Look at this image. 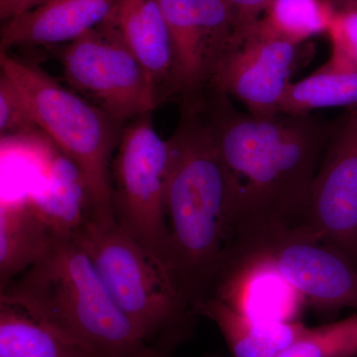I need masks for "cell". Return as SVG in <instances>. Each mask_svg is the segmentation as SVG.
<instances>
[{"label": "cell", "instance_id": "cell-6", "mask_svg": "<svg viewBox=\"0 0 357 357\" xmlns=\"http://www.w3.org/2000/svg\"><path fill=\"white\" fill-rule=\"evenodd\" d=\"M259 273L277 275L314 309L357 307V268L335 249L298 230L266 232L229 245L217 295Z\"/></svg>", "mask_w": 357, "mask_h": 357}, {"label": "cell", "instance_id": "cell-7", "mask_svg": "<svg viewBox=\"0 0 357 357\" xmlns=\"http://www.w3.org/2000/svg\"><path fill=\"white\" fill-rule=\"evenodd\" d=\"M168 168V141L154 128L151 114L124 124L112 164L115 222L170 267Z\"/></svg>", "mask_w": 357, "mask_h": 357}, {"label": "cell", "instance_id": "cell-12", "mask_svg": "<svg viewBox=\"0 0 357 357\" xmlns=\"http://www.w3.org/2000/svg\"><path fill=\"white\" fill-rule=\"evenodd\" d=\"M107 21L139 61L158 105L181 96L173 41L158 0H117Z\"/></svg>", "mask_w": 357, "mask_h": 357}, {"label": "cell", "instance_id": "cell-5", "mask_svg": "<svg viewBox=\"0 0 357 357\" xmlns=\"http://www.w3.org/2000/svg\"><path fill=\"white\" fill-rule=\"evenodd\" d=\"M0 66L24 96L40 131L83 174L95 220L114 222L112 164L123 124L8 52H0Z\"/></svg>", "mask_w": 357, "mask_h": 357}, {"label": "cell", "instance_id": "cell-26", "mask_svg": "<svg viewBox=\"0 0 357 357\" xmlns=\"http://www.w3.org/2000/svg\"><path fill=\"white\" fill-rule=\"evenodd\" d=\"M357 1V0H330L331 3L335 7V10L342 8V7L349 6L352 2Z\"/></svg>", "mask_w": 357, "mask_h": 357}, {"label": "cell", "instance_id": "cell-13", "mask_svg": "<svg viewBox=\"0 0 357 357\" xmlns=\"http://www.w3.org/2000/svg\"><path fill=\"white\" fill-rule=\"evenodd\" d=\"M117 0H46L4 22L0 52L16 47L63 46L109 17Z\"/></svg>", "mask_w": 357, "mask_h": 357}, {"label": "cell", "instance_id": "cell-1", "mask_svg": "<svg viewBox=\"0 0 357 357\" xmlns=\"http://www.w3.org/2000/svg\"><path fill=\"white\" fill-rule=\"evenodd\" d=\"M202 103L227 178V245L302 229L333 122L312 115L257 119L210 86Z\"/></svg>", "mask_w": 357, "mask_h": 357}, {"label": "cell", "instance_id": "cell-9", "mask_svg": "<svg viewBox=\"0 0 357 357\" xmlns=\"http://www.w3.org/2000/svg\"><path fill=\"white\" fill-rule=\"evenodd\" d=\"M297 230L357 268V107L333 122L312 182L307 222Z\"/></svg>", "mask_w": 357, "mask_h": 357}, {"label": "cell", "instance_id": "cell-10", "mask_svg": "<svg viewBox=\"0 0 357 357\" xmlns=\"http://www.w3.org/2000/svg\"><path fill=\"white\" fill-rule=\"evenodd\" d=\"M303 45L245 30L223 56L210 86L243 103L252 116L274 119L302 61Z\"/></svg>", "mask_w": 357, "mask_h": 357}, {"label": "cell", "instance_id": "cell-14", "mask_svg": "<svg viewBox=\"0 0 357 357\" xmlns=\"http://www.w3.org/2000/svg\"><path fill=\"white\" fill-rule=\"evenodd\" d=\"M42 178L43 183L24 196L26 202L58 239L74 238L95 220L86 178L62 152H54Z\"/></svg>", "mask_w": 357, "mask_h": 357}, {"label": "cell", "instance_id": "cell-22", "mask_svg": "<svg viewBox=\"0 0 357 357\" xmlns=\"http://www.w3.org/2000/svg\"><path fill=\"white\" fill-rule=\"evenodd\" d=\"M40 132L24 96L6 73L0 75V134L1 138Z\"/></svg>", "mask_w": 357, "mask_h": 357}, {"label": "cell", "instance_id": "cell-15", "mask_svg": "<svg viewBox=\"0 0 357 357\" xmlns=\"http://www.w3.org/2000/svg\"><path fill=\"white\" fill-rule=\"evenodd\" d=\"M197 312L217 325L232 357H278L307 328L300 321L255 319L218 299L206 301Z\"/></svg>", "mask_w": 357, "mask_h": 357}, {"label": "cell", "instance_id": "cell-17", "mask_svg": "<svg viewBox=\"0 0 357 357\" xmlns=\"http://www.w3.org/2000/svg\"><path fill=\"white\" fill-rule=\"evenodd\" d=\"M0 357H91L48 321L0 295Z\"/></svg>", "mask_w": 357, "mask_h": 357}, {"label": "cell", "instance_id": "cell-25", "mask_svg": "<svg viewBox=\"0 0 357 357\" xmlns=\"http://www.w3.org/2000/svg\"><path fill=\"white\" fill-rule=\"evenodd\" d=\"M131 357H171L163 354V352L157 351L153 347H150L146 345L144 349H141L137 354H134Z\"/></svg>", "mask_w": 357, "mask_h": 357}, {"label": "cell", "instance_id": "cell-21", "mask_svg": "<svg viewBox=\"0 0 357 357\" xmlns=\"http://www.w3.org/2000/svg\"><path fill=\"white\" fill-rule=\"evenodd\" d=\"M326 34L332 53L321 68L357 74V1L335 10Z\"/></svg>", "mask_w": 357, "mask_h": 357}, {"label": "cell", "instance_id": "cell-27", "mask_svg": "<svg viewBox=\"0 0 357 357\" xmlns=\"http://www.w3.org/2000/svg\"><path fill=\"white\" fill-rule=\"evenodd\" d=\"M208 357H222V356H208Z\"/></svg>", "mask_w": 357, "mask_h": 357}, {"label": "cell", "instance_id": "cell-16", "mask_svg": "<svg viewBox=\"0 0 357 357\" xmlns=\"http://www.w3.org/2000/svg\"><path fill=\"white\" fill-rule=\"evenodd\" d=\"M58 238L24 197L0 206V293L50 253Z\"/></svg>", "mask_w": 357, "mask_h": 357}, {"label": "cell", "instance_id": "cell-4", "mask_svg": "<svg viewBox=\"0 0 357 357\" xmlns=\"http://www.w3.org/2000/svg\"><path fill=\"white\" fill-rule=\"evenodd\" d=\"M74 239L145 344L171 356L191 335L199 317L171 268L115 220H89Z\"/></svg>", "mask_w": 357, "mask_h": 357}, {"label": "cell", "instance_id": "cell-11", "mask_svg": "<svg viewBox=\"0 0 357 357\" xmlns=\"http://www.w3.org/2000/svg\"><path fill=\"white\" fill-rule=\"evenodd\" d=\"M172 38L182 98L208 88L238 27L225 0H158Z\"/></svg>", "mask_w": 357, "mask_h": 357}, {"label": "cell", "instance_id": "cell-2", "mask_svg": "<svg viewBox=\"0 0 357 357\" xmlns=\"http://www.w3.org/2000/svg\"><path fill=\"white\" fill-rule=\"evenodd\" d=\"M167 141L169 263L197 312L199 305L215 297L227 245V178L199 98L183 100L178 128Z\"/></svg>", "mask_w": 357, "mask_h": 357}, {"label": "cell", "instance_id": "cell-23", "mask_svg": "<svg viewBox=\"0 0 357 357\" xmlns=\"http://www.w3.org/2000/svg\"><path fill=\"white\" fill-rule=\"evenodd\" d=\"M236 17L239 33L255 24L272 0H225Z\"/></svg>", "mask_w": 357, "mask_h": 357}, {"label": "cell", "instance_id": "cell-3", "mask_svg": "<svg viewBox=\"0 0 357 357\" xmlns=\"http://www.w3.org/2000/svg\"><path fill=\"white\" fill-rule=\"evenodd\" d=\"M0 294L73 338L91 357H131L147 345L74 238L58 239L46 257Z\"/></svg>", "mask_w": 357, "mask_h": 357}, {"label": "cell", "instance_id": "cell-24", "mask_svg": "<svg viewBox=\"0 0 357 357\" xmlns=\"http://www.w3.org/2000/svg\"><path fill=\"white\" fill-rule=\"evenodd\" d=\"M44 1L46 0H0V20L2 22H6Z\"/></svg>", "mask_w": 357, "mask_h": 357}, {"label": "cell", "instance_id": "cell-18", "mask_svg": "<svg viewBox=\"0 0 357 357\" xmlns=\"http://www.w3.org/2000/svg\"><path fill=\"white\" fill-rule=\"evenodd\" d=\"M335 13L330 0H272L248 29L290 43L305 44L312 37L328 33Z\"/></svg>", "mask_w": 357, "mask_h": 357}, {"label": "cell", "instance_id": "cell-8", "mask_svg": "<svg viewBox=\"0 0 357 357\" xmlns=\"http://www.w3.org/2000/svg\"><path fill=\"white\" fill-rule=\"evenodd\" d=\"M59 61L70 89L126 124L158 107L139 61L107 20L59 46Z\"/></svg>", "mask_w": 357, "mask_h": 357}, {"label": "cell", "instance_id": "cell-19", "mask_svg": "<svg viewBox=\"0 0 357 357\" xmlns=\"http://www.w3.org/2000/svg\"><path fill=\"white\" fill-rule=\"evenodd\" d=\"M342 107H357L356 73L319 68L309 77L289 84L282 96L279 112L306 116L314 110Z\"/></svg>", "mask_w": 357, "mask_h": 357}, {"label": "cell", "instance_id": "cell-20", "mask_svg": "<svg viewBox=\"0 0 357 357\" xmlns=\"http://www.w3.org/2000/svg\"><path fill=\"white\" fill-rule=\"evenodd\" d=\"M278 357H357V314L307 328L306 332Z\"/></svg>", "mask_w": 357, "mask_h": 357}]
</instances>
